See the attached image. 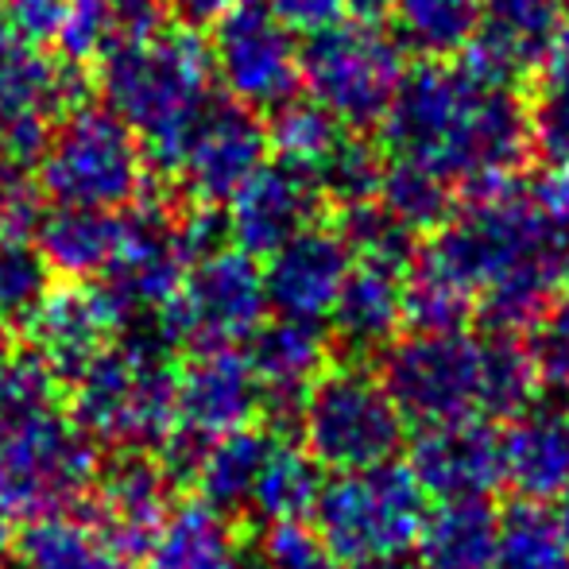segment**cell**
Wrapping results in <instances>:
<instances>
[{
    "mask_svg": "<svg viewBox=\"0 0 569 569\" xmlns=\"http://www.w3.org/2000/svg\"><path fill=\"white\" fill-rule=\"evenodd\" d=\"M380 128L391 156L419 159L465 187L516 179L531 156L527 106L465 62L422 59L407 70Z\"/></svg>",
    "mask_w": 569,
    "mask_h": 569,
    "instance_id": "6da1fadb",
    "label": "cell"
},
{
    "mask_svg": "<svg viewBox=\"0 0 569 569\" xmlns=\"http://www.w3.org/2000/svg\"><path fill=\"white\" fill-rule=\"evenodd\" d=\"M101 106L136 132L148 171L174 179L198 117L213 101L210 47L190 28H163L98 62Z\"/></svg>",
    "mask_w": 569,
    "mask_h": 569,
    "instance_id": "7a4b0ae2",
    "label": "cell"
},
{
    "mask_svg": "<svg viewBox=\"0 0 569 569\" xmlns=\"http://www.w3.org/2000/svg\"><path fill=\"white\" fill-rule=\"evenodd\" d=\"M562 237H569V226L542 210L531 182L500 179L469 187V198L457 206L453 218L427 248H419V260L450 276L465 291L480 295L511 268L555 248Z\"/></svg>",
    "mask_w": 569,
    "mask_h": 569,
    "instance_id": "3957f363",
    "label": "cell"
},
{
    "mask_svg": "<svg viewBox=\"0 0 569 569\" xmlns=\"http://www.w3.org/2000/svg\"><path fill=\"white\" fill-rule=\"evenodd\" d=\"M315 527L338 566L365 569L415 550L427 519V492L399 461L333 472L315 500Z\"/></svg>",
    "mask_w": 569,
    "mask_h": 569,
    "instance_id": "277c9868",
    "label": "cell"
},
{
    "mask_svg": "<svg viewBox=\"0 0 569 569\" xmlns=\"http://www.w3.org/2000/svg\"><path fill=\"white\" fill-rule=\"evenodd\" d=\"M36 182L51 206L128 210L148 187V159L132 128L109 106H78L51 128Z\"/></svg>",
    "mask_w": 569,
    "mask_h": 569,
    "instance_id": "5b68a950",
    "label": "cell"
},
{
    "mask_svg": "<svg viewBox=\"0 0 569 569\" xmlns=\"http://www.w3.org/2000/svg\"><path fill=\"white\" fill-rule=\"evenodd\" d=\"M299 438L322 469L360 472L396 461L407 446V419L376 372L365 365H330L307 388Z\"/></svg>",
    "mask_w": 569,
    "mask_h": 569,
    "instance_id": "8992f818",
    "label": "cell"
},
{
    "mask_svg": "<svg viewBox=\"0 0 569 569\" xmlns=\"http://www.w3.org/2000/svg\"><path fill=\"white\" fill-rule=\"evenodd\" d=\"M403 47L380 23L338 20L310 31L299 47V74L310 101L333 113L345 128H372L403 82Z\"/></svg>",
    "mask_w": 569,
    "mask_h": 569,
    "instance_id": "52a82bcc",
    "label": "cell"
},
{
    "mask_svg": "<svg viewBox=\"0 0 569 569\" xmlns=\"http://www.w3.org/2000/svg\"><path fill=\"white\" fill-rule=\"evenodd\" d=\"M101 450L70 419L67 403L0 430V508L8 516H54L86 500Z\"/></svg>",
    "mask_w": 569,
    "mask_h": 569,
    "instance_id": "ba28073f",
    "label": "cell"
},
{
    "mask_svg": "<svg viewBox=\"0 0 569 569\" xmlns=\"http://www.w3.org/2000/svg\"><path fill=\"white\" fill-rule=\"evenodd\" d=\"M179 210L174 202L140 198L120 213V244L106 276L98 279L101 299L117 318V330L163 315L179 295L190 260L179 240Z\"/></svg>",
    "mask_w": 569,
    "mask_h": 569,
    "instance_id": "9c48e42d",
    "label": "cell"
},
{
    "mask_svg": "<svg viewBox=\"0 0 569 569\" xmlns=\"http://www.w3.org/2000/svg\"><path fill=\"white\" fill-rule=\"evenodd\" d=\"M380 380L399 415L419 427L477 415L480 341L472 333H411L380 352Z\"/></svg>",
    "mask_w": 569,
    "mask_h": 569,
    "instance_id": "30bf717a",
    "label": "cell"
},
{
    "mask_svg": "<svg viewBox=\"0 0 569 569\" xmlns=\"http://www.w3.org/2000/svg\"><path fill=\"white\" fill-rule=\"evenodd\" d=\"M210 59L226 98L252 113H276L302 90L295 31L279 23L260 0H237L213 23Z\"/></svg>",
    "mask_w": 569,
    "mask_h": 569,
    "instance_id": "8fae6325",
    "label": "cell"
},
{
    "mask_svg": "<svg viewBox=\"0 0 569 569\" xmlns=\"http://www.w3.org/2000/svg\"><path fill=\"white\" fill-rule=\"evenodd\" d=\"M268 315L263 268L240 248H221L206 260L190 263L182 287L163 310V322L182 349H213L237 345L256 333Z\"/></svg>",
    "mask_w": 569,
    "mask_h": 569,
    "instance_id": "7c38bea8",
    "label": "cell"
},
{
    "mask_svg": "<svg viewBox=\"0 0 569 569\" xmlns=\"http://www.w3.org/2000/svg\"><path fill=\"white\" fill-rule=\"evenodd\" d=\"M179 480L171 477L159 450H106L93 485L74 511L90 516L132 558H143L156 531L174 508Z\"/></svg>",
    "mask_w": 569,
    "mask_h": 569,
    "instance_id": "4fadbf2b",
    "label": "cell"
},
{
    "mask_svg": "<svg viewBox=\"0 0 569 569\" xmlns=\"http://www.w3.org/2000/svg\"><path fill=\"white\" fill-rule=\"evenodd\" d=\"M268 148V124L260 113L232 98H213L198 117L174 174L182 198L198 206H229L232 194L263 167Z\"/></svg>",
    "mask_w": 569,
    "mask_h": 569,
    "instance_id": "5bb4252c",
    "label": "cell"
},
{
    "mask_svg": "<svg viewBox=\"0 0 569 569\" xmlns=\"http://www.w3.org/2000/svg\"><path fill=\"white\" fill-rule=\"evenodd\" d=\"M407 469L419 488L446 500H488L508 480L503 472V435L485 415L435 422L407 442Z\"/></svg>",
    "mask_w": 569,
    "mask_h": 569,
    "instance_id": "9a60e30c",
    "label": "cell"
},
{
    "mask_svg": "<svg viewBox=\"0 0 569 569\" xmlns=\"http://www.w3.org/2000/svg\"><path fill=\"white\" fill-rule=\"evenodd\" d=\"M174 430H187L206 442L256 427L263 419V383L248 352L232 345L190 349L174 380Z\"/></svg>",
    "mask_w": 569,
    "mask_h": 569,
    "instance_id": "2e32d148",
    "label": "cell"
},
{
    "mask_svg": "<svg viewBox=\"0 0 569 569\" xmlns=\"http://www.w3.org/2000/svg\"><path fill=\"white\" fill-rule=\"evenodd\" d=\"M566 12L558 0H485L477 31L465 47V67L492 86L531 82L550 59Z\"/></svg>",
    "mask_w": 569,
    "mask_h": 569,
    "instance_id": "e0dca14e",
    "label": "cell"
},
{
    "mask_svg": "<svg viewBox=\"0 0 569 569\" xmlns=\"http://www.w3.org/2000/svg\"><path fill=\"white\" fill-rule=\"evenodd\" d=\"M20 333L67 391L117 341V318L93 283H54Z\"/></svg>",
    "mask_w": 569,
    "mask_h": 569,
    "instance_id": "ac0fdd59",
    "label": "cell"
},
{
    "mask_svg": "<svg viewBox=\"0 0 569 569\" xmlns=\"http://www.w3.org/2000/svg\"><path fill=\"white\" fill-rule=\"evenodd\" d=\"M322 210L326 198L307 167L287 163V159L263 163L229 202L232 244L263 260L287 240L299 237L302 229L318 226Z\"/></svg>",
    "mask_w": 569,
    "mask_h": 569,
    "instance_id": "d6986e66",
    "label": "cell"
},
{
    "mask_svg": "<svg viewBox=\"0 0 569 569\" xmlns=\"http://www.w3.org/2000/svg\"><path fill=\"white\" fill-rule=\"evenodd\" d=\"M352 256L338 229L310 226L283 248L263 256V295L268 310L283 318H330Z\"/></svg>",
    "mask_w": 569,
    "mask_h": 569,
    "instance_id": "ffe728a7",
    "label": "cell"
},
{
    "mask_svg": "<svg viewBox=\"0 0 569 569\" xmlns=\"http://www.w3.org/2000/svg\"><path fill=\"white\" fill-rule=\"evenodd\" d=\"M90 74L82 62L54 59L47 47L28 43L0 20V120L47 117L59 120L86 106Z\"/></svg>",
    "mask_w": 569,
    "mask_h": 569,
    "instance_id": "44dd1931",
    "label": "cell"
},
{
    "mask_svg": "<svg viewBox=\"0 0 569 569\" xmlns=\"http://www.w3.org/2000/svg\"><path fill=\"white\" fill-rule=\"evenodd\" d=\"M503 472L519 500L550 503L569 492V407L566 399L531 403L503 435Z\"/></svg>",
    "mask_w": 569,
    "mask_h": 569,
    "instance_id": "7402d4cb",
    "label": "cell"
},
{
    "mask_svg": "<svg viewBox=\"0 0 569 569\" xmlns=\"http://www.w3.org/2000/svg\"><path fill=\"white\" fill-rule=\"evenodd\" d=\"M120 213L93 206H47L31 237L54 283H98L106 276L120 244Z\"/></svg>",
    "mask_w": 569,
    "mask_h": 569,
    "instance_id": "603a6c76",
    "label": "cell"
},
{
    "mask_svg": "<svg viewBox=\"0 0 569 569\" xmlns=\"http://www.w3.org/2000/svg\"><path fill=\"white\" fill-rule=\"evenodd\" d=\"M16 569H136V558L82 511L28 519L12 542Z\"/></svg>",
    "mask_w": 569,
    "mask_h": 569,
    "instance_id": "cb8c5ba5",
    "label": "cell"
},
{
    "mask_svg": "<svg viewBox=\"0 0 569 569\" xmlns=\"http://www.w3.org/2000/svg\"><path fill=\"white\" fill-rule=\"evenodd\" d=\"M399 330H403V276L352 263L330 310L333 349L349 357H372L388 349Z\"/></svg>",
    "mask_w": 569,
    "mask_h": 569,
    "instance_id": "d4e9b609",
    "label": "cell"
},
{
    "mask_svg": "<svg viewBox=\"0 0 569 569\" xmlns=\"http://www.w3.org/2000/svg\"><path fill=\"white\" fill-rule=\"evenodd\" d=\"M143 569H252L232 519L206 500L174 503L143 550Z\"/></svg>",
    "mask_w": 569,
    "mask_h": 569,
    "instance_id": "484cf974",
    "label": "cell"
},
{
    "mask_svg": "<svg viewBox=\"0 0 569 569\" xmlns=\"http://www.w3.org/2000/svg\"><path fill=\"white\" fill-rule=\"evenodd\" d=\"M279 438L283 435L271 427H244L213 438L194 472L198 500H206L229 519H248L256 485H260L263 465H268Z\"/></svg>",
    "mask_w": 569,
    "mask_h": 569,
    "instance_id": "4316f807",
    "label": "cell"
},
{
    "mask_svg": "<svg viewBox=\"0 0 569 569\" xmlns=\"http://www.w3.org/2000/svg\"><path fill=\"white\" fill-rule=\"evenodd\" d=\"M500 511L488 500H446L422 519L419 566L422 569H496Z\"/></svg>",
    "mask_w": 569,
    "mask_h": 569,
    "instance_id": "83f0119b",
    "label": "cell"
},
{
    "mask_svg": "<svg viewBox=\"0 0 569 569\" xmlns=\"http://www.w3.org/2000/svg\"><path fill=\"white\" fill-rule=\"evenodd\" d=\"M480 8L485 0H396V39L419 59H453L469 47Z\"/></svg>",
    "mask_w": 569,
    "mask_h": 569,
    "instance_id": "f1b7e54d",
    "label": "cell"
},
{
    "mask_svg": "<svg viewBox=\"0 0 569 569\" xmlns=\"http://www.w3.org/2000/svg\"><path fill=\"white\" fill-rule=\"evenodd\" d=\"M539 376L527 357V345L516 333H492L480 341V391L477 411L485 419H519L531 403H539Z\"/></svg>",
    "mask_w": 569,
    "mask_h": 569,
    "instance_id": "f546056e",
    "label": "cell"
},
{
    "mask_svg": "<svg viewBox=\"0 0 569 569\" xmlns=\"http://www.w3.org/2000/svg\"><path fill=\"white\" fill-rule=\"evenodd\" d=\"M376 202L399 218L407 229L419 237V232H438L457 210V194L453 182L442 171L419 163V159H403L396 156L383 171L380 194Z\"/></svg>",
    "mask_w": 569,
    "mask_h": 569,
    "instance_id": "4dcf8cb0",
    "label": "cell"
},
{
    "mask_svg": "<svg viewBox=\"0 0 569 569\" xmlns=\"http://www.w3.org/2000/svg\"><path fill=\"white\" fill-rule=\"evenodd\" d=\"M322 465L315 461L307 450H299L295 442H287V435L276 442L263 477L256 485L252 508L248 519L260 523H283V519H307L315 511V500L322 492Z\"/></svg>",
    "mask_w": 569,
    "mask_h": 569,
    "instance_id": "1f68e13d",
    "label": "cell"
},
{
    "mask_svg": "<svg viewBox=\"0 0 569 569\" xmlns=\"http://www.w3.org/2000/svg\"><path fill=\"white\" fill-rule=\"evenodd\" d=\"M333 229H338L357 268L407 276L411 263L419 260V237L399 218H391L380 202H360L349 206V210H338V226Z\"/></svg>",
    "mask_w": 569,
    "mask_h": 569,
    "instance_id": "d6a6232c",
    "label": "cell"
},
{
    "mask_svg": "<svg viewBox=\"0 0 569 569\" xmlns=\"http://www.w3.org/2000/svg\"><path fill=\"white\" fill-rule=\"evenodd\" d=\"M496 569H569V539L555 508L516 500L508 511H500Z\"/></svg>",
    "mask_w": 569,
    "mask_h": 569,
    "instance_id": "836d02e7",
    "label": "cell"
},
{
    "mask_svg": "<svg viewBox=\"0 0 569 569\" xmlns=\"http://www.w3.org/2000/svg\"><path fill=\"white\" fill-rule=\"evenodd\" d=\"M383 171H388V163H383V143L345 128L341 140L318 159V167L310 174L318 179V190H322L326 206L349 210V206H360V202H376Z\"/></svg>",
    "mask_w": 569,
    "mask_h": 569,
    "instance_id": "e575fe53",
    "label": "cell"
},
{
    "mask_svg": "<svg viewBox=\"0 0 569 569\" xmlns=\"http://www.w3.org/2000/svg\"><path fill=\"white\" fill-rule=\"evenodd\" d=\"M477 318V295L430 263L415 260L403 276V326L411 333H457Z\"/></svg>",
    "mask_w": 569,
    "mask_h": 569,
    "instance_id": "d590c367",
    "label": "cell"
},
{
    "mask_svg": "<svg viewBox=\"0 0 569 569\" xmlns=\"http://www.w3.org/2000/svg\"><path fill=\"white\" fill-rule=\"evenodd\" d=\"M51 287L54 276L39 252L36 237L0 226V318H8L20 330Z\"/></svg>",
    "mask_w": 569,
    "mask_h": 569,
    "instance_id": "8d00e7d4",
    "label": "cell"
},
{
    "mask_svg": "<svg viewBox=\"0 0 569 569\" xmlns=\"http://www.w3.org/2000/svg\"><path fill=\"white\" fill-rule=\"evenodd\" d=\"M341 132H345V124L333 113H326L318 101L291 98L287 106H279L276 113H271L268 143L276 148L279 159L315 171L318 159L341 140Z\"/></svg>",
    "mask_w": 569,
    "mask_h": 569,
    "instance_id": "74e56055",
    "label": "cell"
},
{
    "mask_svg": "<svg viewBox=\"0 0 569 569\" xmlns=\"http://www.w3.org/2000/svg\"><path fill=\"white\" fill-rule=\"evenodd\" d=\"M244 547L252 569H341L318 535V527L307 519L263 523V531Z\"/></svg>",
    "mask_w": 569,
    "mask_h": 569,
    "instance_id": "f35d334b",
    "label": "cell"
},
{
    "mask_svg": "<svg viewBox=\"0 0 569 569\" xmlns=\"http://www.w3.org/2000/svg\"><path fill=\"white\" fill-rule=\"evenodd\" d=\"M62 403H67L62 383L31 352H16L12 360L0 365V430Z\"/></svg>",
    "mask_w": 569,
    "mask_h": 569,
    "instance_id": "ab89813d",
    "label": "cell"
},
{
    "mask_svg": "<svg viewBox=\"0 0 569 569\" xmlns=\"http://www.w3.org/2000/svg\"><path fill=\"white\" fill-rule=\"evenodd\" d=\"M527 357L550 399H569V299H558L539 322L527 326Z\"/></svg>",
    "mask_w": 569,
    "mask_h": 569,
    "instance_id": "60d3db41",
    "label": "cell"
},
{
    "mask_svg": "<svg viewBox=\"0 0 569 569\" xmlns=\"http://www.w3.org/2000/svg\"><path fill=\"white\" fill-rule=\"evenodd\" d=\"M527 128H531V156L547 171H569V86L542 82V93L527 106Z\"/></svg>",
    "mask_w": 569,
    "mask_h": 569,
    "instance_id": "b9f144b4",
    "label": "cell"
},
{
    "mask_svg": "<svg viewBox=\"0 0 569 569\" xmlns=\"http://www.w3.org/2000/svg\"><path fill=\"white\" fill-rule=\"evenodd\" d=\"M70 0H0V20L36 47L59 43Z\"/></svg>",
    "mask_w": 569,
    "mask_h": 569,
    "instance_id": "7bdbcfd3",
    "label": "cell"
},
{
    "mask_svg": "<svg viewBox=\"0 0 569 569\" xmlns=\"http://www.w3.org/2000/svg\"><path fill=\"white\" fill-rule=\"evenodd\" d=\"M279 23L291 31H322L330 23L345 20V0H260Z\"/></svg>",
    "mask_w": 569,
    "mask_h": 569,
    "instance_id": "ee69618b",
    "label": "cell"
},
{
    "mask_svg": "<svg viewBox=\"0 0 569 569\" xmlns=\"http://www.w3.org/2000/svg\"><path fill=\"white\" fill-rule=\"evenodd\" d=\"M232 4H237V0H163L167 16H171L179 28H190V31L213 28Z\"/></svg>",
    "mask_w": 569,
    "mask_h": 569,
    "instance_id": "f6af8a7d",
    "label": "cell"
},
{
    "mask_svg": "<svg viewBox=\"0 0 569 569\" xmlns=\"http://www.w3.org/2000/svg\"><path fill=\"white\" fill-rule=\"evenodd\" d=\"M542 78H547L550 86H569V16H566L562 31H558L555 47H550V59H547V67H542Z\"/></svg>",
    "mask_w": 569,
    "mask_h": 569,
    "instance_id": "bcb514c9",
    "label": "cell"
},
{
    "mask_svg": "<svg viewBox=\"0 0 569 569\" xmlns=\"http://www.w3.org/2000/svg\"><path fill=\"white\" fill-rule=\"evenodd\" d=\"M391 4L396 0H345V12H352V20L380 23L383 16H391Z\"/></svg>",
    "mask_w": 569,
    "mask_h": 569,
    "instance_id": "7dc6e473",
    "label": "cell"
},
{
    "mask_svg": "<svg viewBox=\"0 0 569 569\" xmlns=\"http://www.w3.org/2000/svg\"><path fill=\"white\" fill-rule=\"evenodd\" d=\"M8 519H12V516L0 508V569L12 566V542L16 539H12V523H8Z\"/></svg>",
    "mask_w": 569,
    "mask_h": 569,
    "instance_id": "c3c4849f",
    "label": "cell"
},
{
    "mask_svg": "<svg viewBox=\"0 0 569 569\" xmlns=\"http://www.w3.org/2000/svg\"><path fill=\"white\" fill-rule=\"evenodd\" d=\"M16 357V326L8 318H0V365Z\"/></svg>",
    "mask_w": 569,
    "mask_h": 569,
    "instance_id": "681fc988",
    "label": "cell"
},
{
    "mask_svg": "<svg viewBox=\"0 0 569 569\" xmlns=\"http://www.w3.org/2000/svg\"><path fill=\"white\" fill-rule=\"evenodd\" d=\"M365 569H422V566L407 562V558H391V562H376V566H365Z\"/></svg>",
    "mask_w": 569,
    "mask_h": 569,
    "instance_id": "f907efd6",
    "label": "cell"
},
{
    "mask_svg": "<svg viewBox=\"0 0 569 569\" xmlns=\"http://www.w3.org/2000/svg\"><path fill=\"white\" fill-rule=\"evenodd\" d=\"M555 516H558V523H562V531H566V539H569V492L562 496V500H558Z\"/></svg>",
    "mask_w": 569,
    "mask_h": 569,
    "instance_id": "816d5d0a",
    "label": "cell"
},
{
    "mask_svg": "<svg viewBox=\"0 0 569 569\" xmlns=\"http://www.w3.org/2000/svg\"><path fill=\"white\" fill-rule=\"evenodd\" d=\"M12 171V167H8V159H4V148H0V182H4V174Z\"/></svg>",
    "mask_w": 569,
    "mask_h": 569,
    "instance_id": "f5cc1de1",
    "label": "cell"
}]
</instances>
